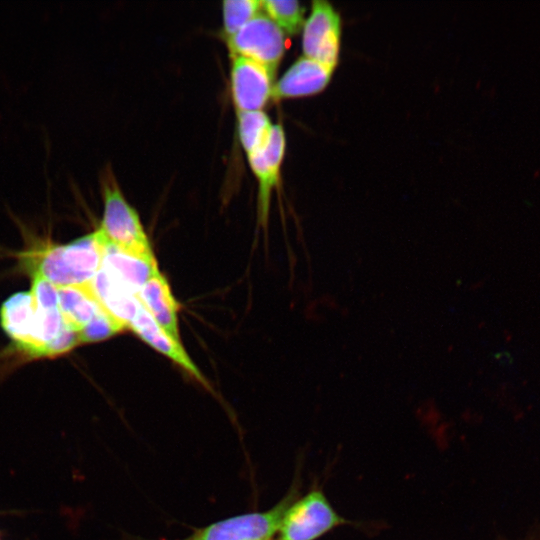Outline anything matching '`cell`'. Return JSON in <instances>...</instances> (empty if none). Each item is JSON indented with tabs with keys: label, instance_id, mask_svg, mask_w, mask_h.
<instances>
[{
	"label": "cell",
	"instance_id": "9a60e30c",
	"mask_svg": "<svg viewBox=\"0 0 540 540\" xmlns=\"http://www.w3.org/2000/svg\"><path fill=\"white\" fill-rule=\"evenodd\" d=\"M36 305L30 291L10 296L0 308V324L17 348L27 340Z\"/></svg>",
	"mask_w": 540,
	"mask_h": 540
},
{
	"label": "cell",
	"instance_id": "ba28073f",
	"mask_svg": "<svg viewBox=\"0 0 540 540\" xmlns=\"http://www.w3.org/2000/svg\"><path fill=\"white\" fill-rule=\"evenodd\" d=\"M286 149V136L281 124H273L266 145L249 155L248 162L258 181V220L267 225L271 192L278 184Z\"/></svg>",
	"mask_w": 540,
	"mask_h": 540
},
{
	"label": "cell",
	"instance_id": "52a82bcc",
	"mask_svg": "<svg viewBox=\"0 0 540 540\" xmlns=\"http://www.w3.org/2000/svg\"><path fill=\"white\" fill-rule=\"evenodd\" d=\"M274 77L263 65L232 55L231 91L238 113L262 110L272 98Z\"/></svg>",
	"mask_w": 540,
	"mask_h": 540
},
{
	"label": "cell",
	"instance_id": "5bb4252c",
	"mask_svg": "<svg viewBox=\"0 0 540 540\" xmlns=\"http://www.w3.org/2000/svg\"><path fill=\"white\" fill-rule=\"evenodd\" d=\"M89 283L102 307L128 328L141 305L137 296L101 268Z\"/></svg>",
	"mask_w": 540,
	"mask_h": 540
},
{
	"label": "cell",
	"instance_id": "277c9868",
	"mask_svg": "<svg viewBox=\"0 0 540 540\" xmlns=\"http://www.w3.org/2000/svg\"><path fill=\"white\" fill-rule=\"evenodd\" d=\"M298 497V486L273 508L226 518L196 530L185 540H271L279 531L286 510Z\"/></svg>",
	"mask_w": 540,
	"mask_h": 540
},
{
	"label": "cell",
	"instance_id": "7c38bea8",
	"mask_svg": "<svg viewBox=\"0 0 540 540\" xmlns=\"http://www.w3.org/2000/svg\"><path fill=\"white\" fill-rule=\"evenodd\" d=\"M142 306L167 333L180 340L178 312L180 305L170 285L158 270L143 285L137 294Z\"/></svg>",
	"mask_w": 540,
	"mask_h": 540
},
{
	"label": "cell",
	"instance_id": "5b68a950",
	"mask_svg": "<svg viewBox=\"0 0 540 540\" xmlns=\"http://www.w3.org/2000/svg\"><path fill=\"white\" fill-rule=\"evenodd\" d=\"M227 45L231 56L251 59L275 75L286 49L285 33L260 12L229 38Z\"/></svg>",
	"mask_w": 540,
	"mask_h": 540
},
{
	"label": "cell",
	"instance_id": "7a4b0ae2",
	"mask_svg": "<svg viewBox=\"0 0 540 540\" xmlns=\"http://www.w3.org/2000/svg\"><path fill=\"white\" fill-rule=\"evenodd\" d=\"M102 191L104 210L98 230L106 242L128 253L154 257L138 213L126 201L113 178H103Z\"/></svg>",
	"mask_w": 540,
	"mask_h": 540
},
{
	"label": "cell",
	"instance_id": "d6986e66",
	"mask_svg": "<svg viewBox=\"0 0 540 540\" xmlns=\"http://www.w3.org/2000/svg\"><path fill=\"white\" fill-rule=\"evenodd\" d=\"M126 327L111 316L105 309L78 334L80 344L93 343L112 337L122 332Z\"/></svg>",
	"mask_w": 540,
	"mask_h": 540
},
{
	"label": "cell",
	"instance_id": "6da1fadb",
	"mask_svg": "<svg viewBox=\"0 0 540 540\" xmlns=\"http://www.w3.org/2000/svg\"><path fill=\"white\" fill-rule=\"evenodd\" d=\"M25 255L30 273H38L57 287L90 282L99 271L106 240L98 230L65 245L47 244Z\"/></svg>",
	"mask_w": 540,
	"mask_h": 540
},
{
	"label": "cell",
	"instance_id": "4fadbf2b",
	"mask_svg": "<svg viewBox=\"0 0 540 540\" xmlns=\"http://www.w3.org/2000/svg\"><path fill=\"white\" fill-rule=\"evenodd\" d=\"M58 306L65 324L77 334L104 309L89 282L58 287Z\"/></svg>",
	"mask_w": 540,
	"mask_h": 540
},
{
	"label": "cell",
	"instance_id": "3957f363",
	"mask_svg": "<svg viewBox=\"0 0 540 540\" xmlns=\"http://www.w3.org/2000/svg\"><path fill=\"white\" fill-rule=\"evenodd\" d=\"M349 523L332 507L324 492L316 487L297 497L288 507L278 531V540H316Z\"/></svg>",
	"mask_w": 540,
	"mask_h": 540
},
{
	"label": "cell",
	"instance_id": "e0dca14e",
	"mask_svg": "<svg viewBox=\"0 0 540 540\" xmlns=\"http://www.w3.org/2000/svg\"><path fill=\"white\" fill-rule=\"evenodd\" d=\"M265 14L286 34L295 35L303 29L305 8L294 0L262 1Z\"/></svg>",
	"mask_w": 540,
	"mask_h": 540
},
{
	"label": "cell",
	"instance_id": "9c48e42d",
	"mask_svg": "<svg viewBox=\"0 0 540 540\" xmlns=\"http://www.w3.org/2000/svg\"><path fill=\"white\" fill-rule=\"evenodd\" d=\"M128 328L150 347L169 358L200 384L209 388V382L190 358L181 341L159 326L142 304Z\"/></svg>",
	"mask_w": 540,
	"mask_h": 540
},
{
	"label": "cell",
	"instance_id": "30bf717a",
	"mask_svg": "<svg viewBox=\"0 0 540 540\" xmlns=\"http://www.w3.org/2000/svg\"><path fill=\"white\" fill-rule=\"evenodd\" d=\"M333 71L314 59L302 56L274 84L272 98L282 100L318 94L329 84Z\"/></svg>",
	"mask_w": 540,
	"mask_h": 540
},
{
	"label": "cell",
	"instance_id": "ac0fdd59",
	"mask_svg": "<svg viewBox=\"0 0 540 540\" xmlns=\"http://www.w3.org/2000/svg\"><path fill=\"white\" fill-rule=\"evenodd\" d=\"M262 1L226 0L222 3L223 26L226 40L261 12Z\"/></svg>",
	"mask_w": 540,
	"mask_h": 540
},
{
	"label": "cell",
	"instance_id": "8992f818",
	"mask_svg": "<svg viewBox=\"0 0 540 540\" xmlns=\"http://www.w3.org/2000/svg\"><path fill=\"white\" fill-rule=\"evenodd\" d=\"M342 22L327 1L314 0L302 34L303 56L335 69L339 59Z\"/></svg>",
	"mask_w": 540,
	"mask_h": 540
},
{
	"label": "cell",
	"instance_id": "8fae6325",
	"mask_svg": "<svg viewBox=\"0 0 540 540\" xmlns=\"http://www.w3.org/2000/svg\"><path fill=\"white\" fill-rule=\"evenodd\" d=\"M100 268L136 296L147 280L159 270L155 256L128 253L107 242Z\"/></svg>",
	"mask_w": 540,
	"mask_h": 540
},
{
	"label": "cell",
	"instance_id": "2e32d148",
	"mask_svg": "<svg viewBox=\"0 0 540 540\" xmlns=\"http://www.w3.org/2000/svg\"><path fill=\"white\" fill-rule=\"evenodd\" d=\"M272 127L270 118L262 110L238 113L239 139L247 157L266 145Z\"/></svg>",
	"mask_w": 540,
	"mask_h": 540
}]
</instances>
